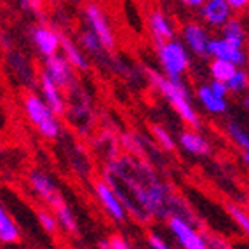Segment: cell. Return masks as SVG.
I'll return each mask as SVG.
<instances>
[{
	"instance_id": "cell-32",
	"label": "cell",
	"mask_w": 249,
	"mask_h": 249,
	"mask_svg": "<svg viewBox=\"0 0 249 249\" xmlns=\"http://www.w3.org/2000/svg\"><path fill=\"white\" fill-rule=\"evenodd\" d=\"M146 241H148V246L150 249H173L169 244L166 242V239H162L159 233L152 232L148 233V237H146Z\"/></svg>"
},
{
	"instance_id": "cell-22",
	"label": "cell",
	"mask_w": 249,
	"mask_h": 249,
	"mask_svg": "<svg viewBox=\"0 0 249 249\" xmlns=\"http://www.w3.org/2000/svg\"><path fill=\"white\" fill-rule=\"evenodd\" d=\"M225 131H227V136L229 140L237 146L241 148L242 152H249V131L237 121H229L225 124Z\"/></svg>"
},
{
	"instance_id": "cell-8",
	"label": "cell",
	"mask_w": 249,
	"mask_h": 249,
	"mask_svg": "<svg viewBox=\"0 0 249 249\" xmlns=\"http://www.w3.org/2000/svg\"><path fill=\"white\" fill-rule=\"evenodd\" d=\"M84 16H86V21H88L89 30H92L96 37L100 38L103 49L107 53H112L117 46V37L103 9L96 2H88L86 7H84Z\"/></svg>"
},
{
	"instance_id": "cell-21",
	"label": "cell",
	"mask_w": 249,
	"mask_h": 249,
	"mask_svg": "<svg viewBox=\"0 0 249 249\" xmlns=\"http://www.w3.org/2000/svg\"><path fill=\"white\" fill-rule=\"evenodd\" d=\"M21 239V230L13 216L0 202V244H16Z\"/></svg>"
},
{
	"instance_id": "cell-4",
	"label": "cell",
	"mask_w": 249,
	"mask_h": 249,
	"mask_svg": "<svg viewBox=\"0 0 249 249\" xmlns=\"http://www.w3.org/2000/svg\"><path fill=\"white\" fill-rule=\"evenodd\" d=\"M190 51L181 40H167L157 46V58L160 63L162 73L169 79H183L190 68Z\"/></svg>"
},
{
	"instance_id": "cell-1",
	"label": "cell",
	"mask_w": 249,
	"mask_h": 249,
	"mask_svg": "<svg viewBox=\"0 0 249 249\" xmlns=\"http://www.w3.org/2000/svg\"><path fill=\"white\" fill-rule=\"evenodd\" d=\"M107 179L124 204L125 211L143 223L152 218L166 220L171 214L185 216L192 221L188 208L176 197L167 183L157 176L145 159L134 155H117L107 162L103 171Z\"/></svg>"
},
{
	"instance_id": "cell-33",
	"label": "cell",
	"mask_w": 249,
	"mask_h": 249,
	"mask_svg": "<svg viewBox=\"0 0 249 249\" xmlns=\"http://www.w3.org/2000/svg\"><path fill=\"white\" fill-rule=\"evenodd\" d=\"M227 2L235 14L249 13V0H227Z\"/></svg>"
},
{
	"instance_id": "cell-11",
	"label": "cell",
	"mask_w": 249,
	"mask_h": 249,
	"mask_svg": "<svg viewBox=\"0 0 249 249\" xmlns=\"http://www.w3.org/2000/svg\"><path fill=\"white\" fill-rule=\"evenodd\" d=\"M42 71L53 80L56 86L63 89L65 92H68L75 84H79L77 80V75H75V68L71 67L68 59L63 56L61 53L49 56V58L44 59V65H42Z\"/></svg>"
},
{
	"instance_id": "cell-6",
	"label": "cell",
	"mask_w": 249,
	"mask_h": 249,
	"mask_svg": "<svg viewBox=\"0 0 249 249\" xmlns=\"http://www.w3.org/2000/svg\"><path fill=\"white\" fill-rule=\"evenodd\" d=\"M167 229L183 249H209L208 235L192 225L185 216L171 214L167 218Z\"/></svg>"
},
{
	"instance_id": "cell-15",
	"label": "cell",
	"mask_w": 249,
	"mask_h": 249,
	"mask_svg": "<svg viewBox=\"0 0 249 249\" xmlns=\"http://www.w3.org/2000/svg\"><path fill=\"white\" fill-rule=\"evenodd\" d=\"M37 82H38V88H40L42 100L46 101L59 117L65 115V113H67V98H65V91H63L59 86H56L44 71L38 73Z\"/></svg>"
},
{
	"instance_id": "cell-19",
	"label": "cell",
	"mask_w": 249,
	"mask_h": 249,
	"mask_svg": "<svg viewBox=\"0 0 249 249\" xmlns=\"http://www.w3.org/2000/svg\"><path fill=\"white\" fill-rule=\"evenodd\" d=\"M220 37H223L225 40L232 42L235 46L246 47L249 42V26L246 23L244 18L233 16L227 21V25L220 30Z\"/></svg>"
},
{
	"instance_id": "cell-20",
	"label": "cell",
	"mask_w": 249,
	"mask_h": 249,
	"mask_svg": "<svg viewBox=\"0 0 249 249\" xmlns=\"http://www.w3.org/2000/svg\"><path fill=\"white\" fill-rule=\"evenodd\" d=\"M61 54L68 59L71 67L77 71H88L89 70V61L86 58L84 51L77 42H73L70 37L61 34Z\"/></svg>"
},
{
	"instance_id": "cell-13",
	"label": "cell",
	"mask_w": 249,
	"mask_h": 249,
	"mask_svg": "<svg viewBox=\"0 0 249 249\" xmlns=\"http://www.w3.org/2000/svg\"><path fill=\"white\" fill-rule=\"evenodd\" d=\"M200 21L208 26L209 30H218L220 32L230 18L235 16L232 7L227 0H206L202 7L199 9Z\"/></svg>"
},
{
	"instance_id": "cell-18",
	"label": "cell",
	"mask_w": 249,
	"mask_h": 249,
	"mask_svg": "<svg viewBox=\"0 0 249 249\" xmlns=\"http://www.w3.org/2000/svg\"><path fill=\"white\" fill-rule=\"evenodd\" d=\"M197 101L202 105V108L211 115H225L227 110H229V98H223V96L216 94L209 84H202L199 86L196 91Z\"/></svg>"
},
{
	"instance_id": "cell-25",
	"label": "cell",
	"mask_w": 249,
	"mask_h": 249,
	"mask_svg": "<svg viewBox=\"0 0 249 249\" xmlns=\"http://www.w3.org/2000/svg\"><path fill=\"white\" fill-rule=\"evenodd\" d=\"M54 214L58 218V223H59V229L65 230L67 233H77L79 232V225H77V218H75L73 211L71 208L68 206L67 202L59 206L58 209H54Z\"/></svg>"
},
{
	"instance_id": "cell-29",
	"label": "cell",
	"mask_w": 249,
	"mask_h": 249,
	"mask_svg": "<svg viewBox=\"0 0 249 249\" xmlns=\"http://www.w3.org/2000/svg\"><path fill=\"white\" fill-rule=\"evenodd\" d=\"M35 213H37L38 225H40L42 229L46 230L47 233H56V232H58L59 223H58V218H56V214L53 213V209L38 208Z\"/></svg>"
},
{
	"instance_id": "cell-36",
	"label": "cell",
	"mask_w": 249,
	"mask_h": 249,
	"mask_svg": "<svg viewBox=\"0 0 249 249\" xmlns=\"http://www.w3.org/2000/svg\"><path fill=\"white\" fill-rule=\"evenodd\" d=\"M179 2L187 9H190V11H199L206 0H179Z\"/></svg>"
},
{
	"instance_id": "cell-5",
	"label": "cell",
	"mask_w": 249,
	"mask_h": 249,
	"mask_svg": "<svg viewBox=\"0 0 249 249\" xmlns=\"http://www.w3.org/2000/svg\"><path fill=\"white\" fill-rule=\"evenodd\" d=\"M67 96L68 100H67V113L65 115L70 117L84 134H88L91 125L94 124L91 98L80 88V84H75L73 88L67 92Z\"/></svg>"
},
{
	"instance_id": "cell-3",
	"label": "cell",
	"mask_w": 249,
	"mask_h": 249,
	"mask_svg": "<svg viewBox=\"0 0 249 249\" xmlns=\"http://www.w3.org/2000/svg\"><path fill=\"white\" fill-rule=\"evenodd\" d=\"M23 112L35 131L47 142H56L63 133V124L59 115L42 100L40 94L26 92L23 96Z\"/></svg>"
},
{
	"instance_id": "cell-7",
	"label": "cell",
	"mask_w": 249,
	"mask_h": 249,
	"mask_svg": "<svg viewBox=\"0 0 249 249\" xmlns=\"http://www.w3.org/2000/svg\"><path fill=\"white\" fill-rule=\"evenodd\" d=\"M28 187L34 192V196L40 200L46 208L58 209L59 206L65 204L61 190L58 188L56 181L42 169H32L28 173Z\"/></svg>"
},
{
	"instance_id": "cell-37",
	"label": "cell",
	"mask_w": 249,
	"mask_h": 249,
	"mask_svg": "<svg viewBox=\"0 0 249 249\" xmlns=\"http://www.w3.org/2000/svg\"><path fill=\"white\" fill-rule=\"evenodd\" d=\"M239 103H241L242 110H244L246 113H249V91L244 92V94L241 96V100H239Z\"/></svg>"
},
{
	"instance_id": "cell-34",
	"label": "cell",
	"mask_w": 249,
	"mask_h": 249,
	"mask_svg": "<svg viewBox=\"0 0 249 249\" xmlns=\"http://www.w3.org/2000/svg\"><path fill=\"white\" fill-rule=\"evenodd\" d=\"M21 5L30 13L40 14L42 7H44V0H21Z\"/></svg>"
},
{
	"instance_id": "cell-39",
	"label": "cell",
	"mask_w": 249,
	"mask_h": 249,
	"mask_svg": "<svg viewBox=\"0 0 249 249\" xmlns=\"http://www.w3.org/2000/svg\"><path fill=\"white\" fill-rule=\"evenodd\" d=\"M59 2H68V0H59Z\"/></svg>"
},
{
	"instance_id": "cell-26",
	"label": "cell",
	"mask_w": 249,
	"mask_h": 249,
	"mask_svg": "<svg viewBox=\"0 0 249 249\" xmlns=\"http://www.w3.org/2000/svg\"><path fill=\"white\" fill-rule=\"evenodd\" d=\"M9 65L13 68L14 73L19 77V80L23 84H32L34 82V73L28 68V63H26V58H23L19 53H9Z\"/></svg>"
},
{
	"instance_id": "cell-31",
	"label": "cell",
	"mask_w": 249,
	"mask_h": 249,
	"mask_svg": "<svg viewBox=\"0 0 249 249\" xmlns=\"http://www.w3.org/2000/svg\"><path fill=\"white\" fill-rule=\"evenodd\" d=\"M100 249H133L129 241L121 233H113L100 242Z\"/></svg>"
},
{
	"instance_id": "cell-23",
	"label": "cell",
	"mask_w": 249,
	"mask_h": 249,
	"mask_svg": "<svg viewBox=\"0 0 249 249\" xmlns=\"http://www.w3.org/2000/svg\"><path fill=\"white\" fill-rule=\"evenodd\" d=\"M77 44H79L80 49H82L84 53L91 54V56H96V58H101V54L107 53V51L103 49V46H101L100 38L96 37L94 32L89 28L80 32L79 37H77Z\"/></svg>"
},
{
	"instance_id": "cell-27",
	"label": "cell",
	"mask_w": 249,
	"mask_h": 249,
	"mask_svg": "<svg viewBox=\"0 0 249 249\" xmlns=\"http://www.w3.org/2000/svg\"><path fill=\"white\" fill-rule=\"evenodd\" d=\"M227 88H229L230 94L242 96L244 92L249 91V70H246L244 67L237 68L235 73L232 75L227 82Z\"/></svg>"
},
{
	"instance_id": "cell-30",
	"label": "cell",
	"mask_w": 249,
	"mask_h": 249,
	"mask_svg": "<svg viewBox=\"0 0 249 249\" xmlns=\"http://www.w3.org/2000/svg\"><path fill=\"white\" fill-rule=\"evenodd\" d=\"M227 211H229L230 218L235 221L237 227L249 237V214L248 213L239 208V206H235V204H229V206H227Z\"/></svg>"
},
{
	"instance_id": "cell-16",
	"label": "cell",
	"mask_w": 249,
	"mask_h": 249,
	"mask_svg": "<svg viewBox=\"0 0 249 249\" xmlns=\"http://www.w3.org/2000/svg\"><path fill=\"white\" fill-rule=\"evenodd\" d=\"M148 30L157 46L159 44H164V42H167V40H173L176 35L173 21H171L169 16H167L164 11H160V9H152L148 13Z\"/></svg>"
},
{
	"instance_id": "cell-10",
	"label": "cell",
	"mask_w": 249,
	"mask_h": 249,
	"mask_svg": "<svg viewBox=\"0 0 249 249\" xmlns=\"http://www.w3.org/2000/svg\"><path fill=\"white\" fill-rule=\"evenodd\" d=\"M92 192H94V197L98 199V202L103 208V211L107 213L108 218H112L117 223H124L127 220L129 214L125 211L124 204H122V200L117 196V192L113 190V187L107 179H96L92 183Z\"/></svg>"
},
{
	"instance_id": "cell-35",
	"label": "cell",
	"mask_w": 249,
	"mask_h": 249,
	"mask_svg": "<svg viewBox=\"0 0 249 249\" xmlns=\"http://www.w3.org/2000/svg\"><path fill=\"white\" fill-rule=\"evenodd\" d=\"M206 235H208V233H206ZM208 244H209V249H232L223 239H220V237H216V235H208Z\"/></svg>"
},
{
	"instance_id": "cell-38",
	"label": "cell",
	"mask_w": 249,
	"mask_h": 249,
	"mask_svg": "<svg viewBox=\"0 0 249 249\" xmlns=\"http://www.w3.org/2000/svg\"><path fill=\"white\" fill-rule=\"evenodd\" d=\"M244 162H246V166L249 167V152H246L244 154Z\"/></svg>"
},
{
	"instance_id": "cell-9",
	"label": "cell",
	"mask_w": 249,
	"mask_h": 249,
	"mask_svg": "<svg viewBox=\"0 0 249 249\" xmlns=\"http://www.w3.org/2000/svg\"><path fill=\"white\" fill-rule=\"evenodd\" d=\"M181 42L187 46V49L197 58H208L209 56V42H211V34L209 28L204 25L202 21L190 19L181 25Z\"/></svg>"
},
{
	"instance_id": "cell-28",
	"label": "cell",
	"mask_w": 249,
	"mask_h": 249,
	"mask_svg": "<svg viewBox=\"0 0 249 249\" xmlns=\"http://www.w3.org/2000/svg\"><path fill=\"white\" fill-rule=\"evenodd\" d=\"M150 133H152V136H154L155 143H157L164 152H173V150L176 148V143L178 142H176L175 138H173V134H171L164 125L152 124L150 125Z\"/></svg>"
},
{
	"instance_id": "cell-2",
	"label": "cell",
	"mask_w": 249,
	"mask_h": 249,
	"mask_svg": "<svg viewBox=\"0 0 249 249\" xmlns=\"http://www.w3.org/2000/svg\"><path fill=\"white\" fill-rule=\"evenodd\" d=\"M145 75L150 86L171 105L183 124H187L190 129H200V117L192 103V96L185 80L169 79L162 71L152 70V68H145Z\"/></svg>"
},
{
	"instance_id": "cell-17",
	"label": "cell",
	"mask_w": 249,
	"mask_h": 249,
	"mask_svg": "<svg viewBox=\"0 0 249 249\" xmlns=\"http://www.w3.org/2000/svg\"><path fill=\"white\" fill-rule=\"evenodd\" d=\"M178 143L187 154L196 157H208L211 154V143L204 134L199 133V129H185L178 136Z\"/></svg>"
},
{
	"instance_id": "cell-24",
	"label": "cell",
	"mask_w": 249,
	"mask_h": 249,
	"mask_svg": "<svg viewBox=\"0 0 249 249\" xmlns=\"http://www.w3.org/2000/svg\"><path fill=\"white\" fill-rule=\"evenodd\" d=\"M239 67H235L233 63L223 61V59H213L209 61L208 71L211 75V80H218V82H229V79L235 73V70Z\"/></svg>"
},
{
	"instance_id": "cell-14",
	"label": "cell",
	"mask_w": 249,
	"mask_h": 249,
	"mask_svg": "<svg viewBox=\"0 0 249 249\" xmlns=\"http://www.w3.org/2000/svg\"><path fill=\"white\" fill-rule=\"evenodd\" d=\"M32 42H34L37 53L44 59L61 53V34L56 28L44 25V23L34 26V30H32Z\"/></svg>"
},
{
	"instance_id": "cell-12",
	"label": "cell",
	"mask_w": 249,
	"mask_h": 249,
	"mask_svg": "<svg viewBox=\"0 0 249 249\" xmlns=\"http://www.w3.org/2000/svg\"><path fill=\"white\" fill-rule=\"evenodd\" d=\"M209 58L230 61L241 68L249 63V51L246 47L235 46V44L225 40L223 37L218 35V37H213L209 42Z\"/></svg>"
}]
</instances>
